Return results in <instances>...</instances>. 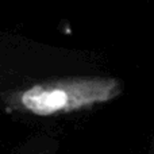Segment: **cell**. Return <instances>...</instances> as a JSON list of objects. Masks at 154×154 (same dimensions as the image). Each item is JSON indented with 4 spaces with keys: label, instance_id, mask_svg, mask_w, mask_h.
Returning <instances> with one entry per match:
<instances>
[{
    "label": "cell",
    "instance_id": "1",
    "mask_svg": "<svg viewBox=\"0 0 154 154\" xmlns=\"http://www.w3.org/2000/svg\"><path fill=\"white\" fill-rule=\"evenodd\" d=\"M69 95L56 85H35L22 95V103L35 115L48 116L66 108Z\"/></svg>",
    "mask_w": 154,
    "mask_h": 154
}]
</instances>
